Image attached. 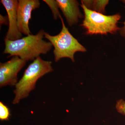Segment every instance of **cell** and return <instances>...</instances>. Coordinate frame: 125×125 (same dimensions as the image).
I'll list each match as a JSON object with an SVG mask.
<instances>
[{"mask_svg":"<svg viewBox=\"0 0 125 125\" xmlns=\"http://www.w3.org/2000/svg\"><path fill=\"white\" fill-rule=\"evenodd\" d=\"M45 33L42 29L36 35L30 34L17 40L5 39L4 54H9L8 57L17 56L27 62L34 61L41 54H47L52 48L50 42L43 39Z\"/></svg>","mask_w":125,"mask_h":125,"instance_id":"1","label":"cell"},{"mask_svg":"<svg viewBox=\"0 0 125 125\" xmlns=\"http://www.w3.org/2000/svg\"><path fill=\"white\" fill-rule=\"evenodd\" d=\"M52 64V62L43 60L40 57L33 61L15 86L13 104H18L21 100L27 97L30 92L35 88L37 81L45 75L53 71Z\"/></svg>","mask_w":125,"mask_h":125,"instance_id":"2","label":"cell"},{"mask_svg":"<svg viewBox=\"0 0 125 125\" xmlns=\"http://www.w3.org/2000/svg\"><path fill=\"white\" fill-rule=\"evenodd\" d=\"M81 6L84 13V19L81 25L85 30L87 35L114 34L119 31L120 28L117 23L121 17L120 14L106 15L89 10L82 3Z\"/></svg>","mask_w":125,"mask_h":125,"instance_id":"3","label":"cell"},{"mask_svg":"<svg viewBox=\"0 0 125 125\" xmlns=\"http://www.w3.org/2000/svg\"><path fill=\"white\" fill-rule=\"evenodd\" d=\"M60 18L62 27L60 33L55 36H51L45 32L44 37L54 47L53 53L55 62L62 58H68L74 62L75 54L77 52H85L87 50L70 33L61 15Z\"/></svg>","mask_w":125,"mask_h":125,"instance_id":"4","label":"cell"},{"mask_svg":"<svg viewBox=\"0 0 125 125\" xmlns=\"http://www.w3.org/2000/svg\"><path fill=\"white\" fill-rule=\"evenodd\" d=\"M27 62L17 56L10 60L0 63V87L15 86L18 83V74Z\"/></svg>","mask_w":125,"mask_h":125,"instance_id":"5","label":"cell"},{"mask_svg":"<svg viewBox=\"0 0 125 125\" xmlns=\"http://www.w3.org/2000/svg\"><path fill=\"white\" fill-rule=\"evenodd\" d=\"M39 0H19L17 10V24L19 31L25 35L31 34L29 22L33 10L39 8Z\"/></svg>","mask_w":125,"mask_h":125,"instance_id":"6","label":"cell"},{"mask_svg":"<svg viewBox=\"0 0 125 125\" xmlns=\"http://www.w3.org/2000/svg\"><path fill=\"white\" fill-rule=\"evenodd\" d=\"M0 2L6 10L9 20V29L5 39L15 40L22 38V33L19 31L17 24L18 1L1 0Z\"/></svg>","mask_w":125,"mask_h":125,"instance_id":"7","label":"cell"},{"mask_svg":"<svg viewBox=\"0 0 125 125\" xmlns=\"http://www.w3.org/2000/svg\"><path fill=\"white\" fill-rule=\"evenodd\" d=\"M69 26L77 24L79 19L84 16L81 13L79 2L75 0H56Z\"/></svg>","mask_w":125,"mask_h":125,"instance_id":"8","label":"cell"},{"mask_svg":"<svg viewBox=\"0 0 125 125\" xmlns=\"http://www.w3.org/2000/svg\"><path fill=\"white\" fill-rule=\"evenodd\" d=\"M109 0H83L81 1L83 4L89 10L97 13L105 14V8L109 3Z\"/></svg>","mask_w":125,"mask_h":125,"instance_id":"9","label":"cell"},{"mask_svg":"<svg viewBox=\"0 0 125 125\" xmlns=\"http://www.w3.org/2000/svg\"><path fill=\"white\" fill-rule=\"evenodd\" d=\"M43 1L48 5L51 9L54 19L57 20L60 18L61 14L56 1L54 0H43Z\"/></svg>","mask_w":125,"mask_h":125,"instance_id":"10","label":"cell"},{"mask_svg":"<svg viewBox=\"0 0 125 125\" xmlns=\"http://www.w3.org/2000/svg\"><path fill=\"white\" fill-rule=\"evenodd\" d=\"M10 116V112L9 108L2 102H0V120L7 121Z\"/></svg>","mask_w":125,"mask_h":125,"instance_id":"11","label":"cell"},{"mask_svg":"<svg viewBox=\"0 0 125 125\" xmlns=\"http://www.w3.org/2000/svg\"><path fill=\"white\" fill-rule=\"evenodd\" d=\"M116 108L119 113L125 115V101L120 99L117 102Z\"/></svg>","mask_w":125,"mask_h":125,"instance_id":"12","label":"cell"},{"mask_svg":"<svg viewBox=\"0 0 125 125\" xmlns=\"http://www.w3.org/2000/svg\"><path fill=\"white\" fill-rule=\"evenodd\" d=\"M0 24H9V20H8V17H6L5 16H4L1 15L0 16Z\"/></svg>","mask_w":125,"mask_h":125,"instance_id":"13","label":"cell"},{"mask_svg":"<svg viewBox=\"0 0 125 125\" xmlns=\"http://www.w3.org/2000/svg\"><path fill=\"white\" fill-rule=\"evenodd\" d=\"M123 26L121 28H120L119 30V33L122 37L125 39V20L123 23Z\"/></svg>","mask_w":125,"mask_h":125,"instance_id":"14","label":"cell"},{"mask_svg":"<svg viewBox=\"0 0 125 125\" xmlns=\"http://www.w3.org/2000/svg\"><path fill=\"white\" fill-rule=\"evenodd\" d=\"M121 1L122 2H123V3H125V0H121Z\"/></svg>","mask_w":125,"mask_h":125,"instance_id":"15","label":"cell"}]
</instances>
